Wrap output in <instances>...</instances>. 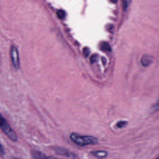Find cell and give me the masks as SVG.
<instances>
[{"mask_svg": "<svg viewBox=\"0 0 159 159\" xmlns=\"http://www.w3.org/2000/svg\"><path fill=\"white\" fill-rule=\"evenodd\" d=\"M70 138L74 143L81 147L89 145H95L98 143V138L94 136L81 135L76 132L71 133Z\"/></svg>", "mask_w": 159, "mask_h": 159, "instance_id": "6da1fadb", "label": "cell"}, {"mask_svg": "<svg viewBox=\"0 0 159 159\" xmlns=\"http://www.w3.org/2000/svg\"><path fill=\"white\" fill-rule=\"evenodd\" d=\"M0 128L2 130V132L12 140L14 142H16L18 140V137L12 129V127L9 124L8 122L6 119L1 115L0 113Z\"/></svg>", "mask_w": 159, "mask_h": 159, "instance_id": "7a4b0ae2", "label": "cell"}, {"mask_svg": "<svg viewBox=\"0 0 159 159\" xmlns=\"http://www.w3.org/2000/svg\"><path fill=\"white\" fill-rule=\"evenodd\" d=\"M10 57L12 63L16 69H19L20 67V60L19 52L16 47L12 45L10 48Z\"/></svg>", "mask_w": 159, "mask_h": 159, "instance_id": "3957f363", "label": "cell"}, {"mask_svg": "<svg viewBox=\"0 0 159 159\" xmlns=\"http://www.w3.org/2000/svg\"><path fill=\"white\" fill-rule=\"evenodd\" d=\"M53 150L58 155L64 156L66 157H68L71 159H76L78 158V156L73 152L68 150L66 148H65L63 147H54Z\"/></svg>", "mask_w": 159, "mask_h": 159, "instance_id": "277c9868", "label": "cell"}, {"mask_svg": "<svg viewBox=\"0 0 159 159\" xmlns=\"http://www.w3.org/2000/svg\"><path fill=\"white\" fill-rule=\"evenodd\" d=\"M90 153L93 156L97 158H99V159L104 158L108 155L107 152L106 150H93V151H91Z\"/></svg>", "mask_w": 159, "mask_h": 159, "instance_id": "5b68a950", "label": "cell"}, {"mask_svg": "<svg viewBox=\"0 0 159 159\" xmlns=\"http://www.w3.org/2000/svg\"><path fill=\"white\" fill-rule=\"evenodd\" d=\"M152 62V57L148 55H144L140 59V63L143 66H148Z\"/></svg>", "mask_w": 159, "mask_h": 159, "instance_id": "8992f818", "label": "cell"}, {"mask_svg": "<svg viewBox=\"0 0 159 159\" xmlns=\"http://www.w3.org/2000/svg\"><path fill=\"white\" fill-rule=\"evenodd\" d=\"M31 154L34 159H47V156L45 154L37 150H32Z\"/></svg>", "mask_w": 159, "mask_h": 159, "instance_id": "52a82bcc", "label": "cell"}, {"mask_svg": "<svg viewBox=\"0 0 159 159\" xmlns=\"http://www.w3.org/2000/svg\"><path fill=\"white\" fill-rule=\"evenodd\" d=\"M100 47H101V49L103 51H106V52H111V47L110 45L106 42H101L100 44Z\"/></svg>", "mask_w": 159, "mask_h": 159, "instance_id": "ba28073f", "label": "cell"}, {"mask_svg": "<svg viewBox=\"0 0 159 159\" xmlns=\"http://www.w3.org/2000/svg\"><path fill=\"white\" fill-rule=\"evenodd\" d=\"M151 113H154L156 112L159 111V98L157 99V101L151 106L150 109Z\"/></svg>", "mask_w": 159, "mask_h": 159, "instance_id": "9c48e42d", "label": "cell"}, {"mask_svg": "<svg viewBox=\"0 0 159 159\" xmlns=\"http://www.w3.org/2000/svg\"><path fill=\"white\" fill-rule=\"evenodd\" d=\"M127 125V122L126 120H119L116 123V127L119 129H122Z\"/></svg>", "mask_w": 159, "mask_h": 159, "instance_id": "30bf717a", "label": "cell"}, {"mask_svg": "<svg viewBox=\"0 0 159 159\" xmlns=\"http://www.w3.org/2000/svg\"><path fill=\"white\" fill-rule=\"evenodd\" d=\"M57 15L58 16V17L60 19H63L65 17V16H66V13L65 12L62 10V9H59L57 11Z\"/></svg>", "mask_w": 159, "mask_h": 159, "instance_id": "8fae6325", "label": "cell"}, {"mask_svg": "<svg viewBox=\"0 0 159 159\" xmlns=\"http://www.w3.org/2000/svg\"><path fill=\"white\" fill-rule=\"evenodd\" d=\"M122 7L124 10H127V8L129 7V5L130 4L131 0H122Z\"/></svg>", "mask_w": 159, "mask_h": 159, "instance_id": "7c38bea8", "label": "cell"}, {"mask_svg": "<svg viewBox=\"0 0 159 159\" xmlns=\"http://www.w3.org/2000/svg\"><path fill=\"white\" fill-rule=\"evenodd\" d=\"M83 54H84V55L85 57H86L89 55V52H90L89 49L88 47H85V48H83Z\"/></svg>", "mask_w": 159, "mask_h": 159, "instance_id": "4fadbf2b", "label": "cell"}, {"mask_svg": "<svg viewBox=\"0 0 159 159\" xmlns=\"http://www.w3.org/2000/svg\"><path fill=\"white\" fill-rule=\"evenodd\" d=\"M97 58H98V55L96 54H94L91 56V58H90V61L91 63H94V62L96 61L97 60Z\"/></svg>", "mask_w": 159, "mask_h": 159, "instance_id": "5bb4252c", "label": "cell"}, {"mask_svg": "<svg viewBox=\"0 0 159 159\" xmlns=\"http://www.w3.org/2000/svg\"><path fill=\"white\" fill-rule=\"evenodd\" d=\"M0 153H1L2 154H4V153H5L4 147H2V145L1 143H0Z\"/></svg>", "mask_w": 159, "mask_h": 159, "instance_id": "9a60e30c", "label": "cell"}, {"mask_svg": "<svg viewBox=\"0 0 159 159\" xmlns=\"http://www.w3.org/2000/svg\"><path fill=\"white\" fill-rule=\"evenodd\" d=\"M47 159H59V158H56L55 157H53V156H47Z\"/></svg>", "mask_w": 159, "mask_h": 159, "instance_id": "2e32d148", "label": "cell"}, {"mask_svg": "<svg viewBox=\"0 0 159 159\" xmlns=\"http://www.w3.org/2000/svg\"><path fill=\"white\" fill-rule=\"evenodd\" d=\"M102 61H103V63L105 65L106 61V60L104 58H102Z\"/></svg>", "mask_w": 159, "mask_h": 159, "instance_id": "e0dca14e", "label": "cell"}, {"mask_svg": "<svg viewBox=\"0 0 159 159\" xmlns=\"http://www.w3.org/2000/svg\"><path fill=\"white\" fill-rule=\"evenodd\" d=\"M113 3H116L117 1V0H111Z\"/></svg>", "mask_w": 159, "mask_h": 159, "instance_id": "ac0fdd59", "label": "cell"}, {"mask_svg": "<svg viewBox=\"0 0 159 159\" xmlns=\"http://www.w3.org/2000/svg\"><path fill=\"white\" fill-rule=\"evenodd\" d=\"M155 159H159V157H157V158H155Z\"/></svg>", "mask_w": 159, "mask_h": 159, "instance_id": "d6986e66", "label": "cell"}, {"mask_svg": "<svg viewBox=\"0 0 159 159\" xmlns=\"http://www.w3.org/2000/svg\"><path fill=\"white\" fill-rule=\"evenodd\" d=\"M13 159H17V158H13Z\"/></svg>", "mask_w": 159, "mask_h": 159, "instance_id": "ffe728a7", "label": "cell"}]
</instances>
